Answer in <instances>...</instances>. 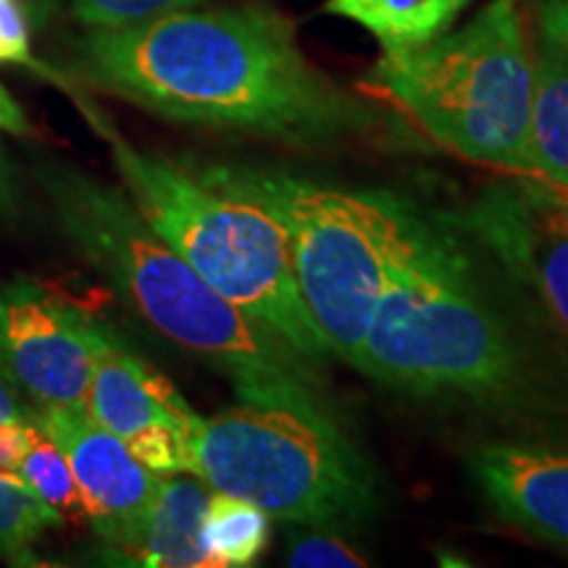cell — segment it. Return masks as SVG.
Instances as JSON below:
<instances>
[{"label": "cell", "instance_id": "24", "mask_svg": "<svg viewBox=\"0 0 568 568\" xmlns=\"http://www.w3.org/2000/svg\"><path fill=\"white\" fill-rule=\"evenodd\" d=\"M27 410L19 403L17 387H13V382L9 379V376L0 372V424L17 422V418H21Z\"/></svg>", "mask_w": 568, "mask_h": 568}, {"label": "cell", "instance_id": "7", "mask_svg": "<svg viewBox=\"0 0 568 568\" xmlns=\"http://www.w3.org/2000/svg\"><path fill=\"white\" fill-rule=\"evenodd\" d=\"M216 166L284 226L297 293L326 353L358 366L393 251L397 195L326 187L240 163Z\"/></svg>", "mask_w": 568, "mask_h": 568}, {"label": "cell", "instance_id": "2", "mask_svg": "<svg viewBox=\"0 0 568 568\" xmlns=\"http://www.w3.org/2000/svg\"><path fill=\"white\" fill-rule=\"evenodd\" d=\"M38 180L77 251L155 332L224 374L240 400L322 403L303 355L219 295L126 193L61 161H42Z\"/></svg>", "mask_w": 568, "mask_h": 568}, {"label": "cell", "instance_id": "11", "mask_svg": "<svg viewBox=\"0 0 568 568\" xmlns=\"http://www.w3.org/2000/svg\"><path fill=\"white\" fill-rule=\"evenodd\" d=\"M38 416L69 460L90 527L113 548L130 550L153 506L161 474L142 466L88 408L38 410Z\"/></svg>", "mask_w": 568, "mask_h": 568}, {"label": "cell", "instance_id": "8", "mask_svg": "<svg viewBox=\"0 0 568 568\" xmlns=\"http://www.w3.org/2000/svg\"><path fill=\"white\" fill-rule=\"evenodd\" d=\"M111 326L40 284L0 287V372L38 410L88 408L98 353Z\"/></svg>", "mask_w": 568, "mask_h": 568}, {"label": "cell", "instance_id": "1", "mask_svg": "<svg viewBox=\"0 0 568 568\" xmlns=\"http://www.w3.org/2000/svg\"><path fill=\"white\" fill-rule=\"evenodd\" d=\"M80 69L95 88L172 122L293 148L337 145L376 126L366 103L308 61L293 21L261 3L90 30Z\"/></svg>", "mask_w": 568, "mask_h": 568}, {"label": "cell", "instance_id": "6", "mask_svg": "<svg viewBox=\"0 0 568 568\" xmlns=\"http://www.w3.org/2000/svg\"><path fill=\"white\" fill-rule=\"evenodd\" d=\"M187 474L301 527H358L379 506L372 466L322 403L243 400L201 418Z\"/></svg>", "mask_w": 568, "mask_h": 568}, {"label": "cell", "instance_id": "25", "mask_svg": "<svg viewBox=\"0 0 568 568\" xmlns=\"http://www.w3.org/2000/svg\"><path fill=\"white\" fill-rule=\"evenodd\" d=\"M17 205V182H13L11 163L6 161L3 148H0V216L13 211Z\"/></svg>", "mask_w": 568, "mask_h": 568}, {"label": "cell", "instance_id": "12", "mask_svg": "<svg viewBox=\"0 0 568 568\" xmlns=\"http://www.w3.org/2000/svg\"><path fill=\"white\" fill-rule=\"evenodd\" d=\"M489 506L514 527L568 550V453L521 443H489L471 458Z\"/></svg>", "mask_w": 568, "mask_h": 568}, {"label": "cell", "instance_id": "18", "mask_svg": "<svg viewBox=\"0 0 568 568\" xmlns=\"http://www.w3.org/2000/svg\"><path fill=\"white\" fill-rule=\"evenodd\" d=\"M59 524L32 493L0 477V558H30L32 545Z\"/></svg>", "mask_w": 568, "mask_h": 568}, {"label": "cell", "instance_id": "23", "mask_svg": "<svg viewBox=\"0 0 568 568\" xmlns=\"http://www.w3.org/2000/svg\"><path fill=\"white\" fill-rule=\"evenodd\" d=\"M542 34L568 45V0H548L542 6Z\"/></svg>", "mask_w": 568, "mask_h": 568}, {"label": "cell", "instance_id": "16", "mask_svg": "<svg viewBox=\"0 0 568 568\" xmlns=\"http://www.w3.org/2000/svg\"><path fill=\"white\" fill-rule=\"evenodd\" d=\"M201 539L211 568L253 566L268 542V516L243 497L213 493L203 510Z\"/></svg>", "mask_w": 568, "mask_h": 568}, {"label": "cell", "instance_id": "19", "mask_svg": "<svg viewBox=\"0 0 568 568\" xmlns=\"http://www.w3.org/2000/svg\"><path fill=\"white\" fill-rule=\"evenodd\" d=\"M203 3L205 0H71V11L90 30H126Z\"/></svg>", "mask_w": 568, "mask_h": 568}, {"label": "cell", "instance_id": "22", "mask_svg": "<svg viewBox=\"0 0 568 568\" xmlns=\"http://www.w3.org/2000/svg\"><path fill=\"white\" fill-rule=\"evenodd\" d=\"M27 439H30V414L17 422L0 424V477L3 479L17 481V468L27 450Z\"/></svg>", "mask_w": 568, "mask_h": 568}, {"label": "cell", "instance_id": "4", "mask_svg": "<svg viewBox=\"0 0 568 568\" xmlns=\"http://www.w3.org/2000/svg\"><path fill=\"white\" fill-rule=\"evenodd\" d=\"M84 113L111 145L126 197L163 243L219 295L318 364L326 347L297 293L287 232L274 213L226 180L216 163L195 166L138 151L95 111Z\"/></svg>", "mask_w": 568, "mask_h": 568}, {"label": "cell", "instance_id": "14", "mask_svg": "<svg viewBox=\"0 0 568 568\" xmlns=\"http://www.w3.org/2000/svg\"><path fill=\"white\" fill-rule=\"evenodd\" d=\"M531 174L568 193V45L542 34L529 116Z\"/></svg>", "mask_w": 568, "mask_h": 568}, {"label": "cell", "instance_id": "9", "mask_svg": "<svg viewBox=\"0 0 568 568\" xmlns=\"http://www.w3.org/2000/svg\"><path fill=\"white\" fill-rule=\"evenodd\" d=\"M464 226L568 329V193L539 176L489 187Z\"/></svg>", "mask_w": 568, "mask_h": 568}, {"label": "cell", "instance_id": "20", "mask_svg": "<svg viewBox=\"0 0 568 568\" xmlns=\"http://www.w3.org/2000/svg\"><path fill=\"white\" fill-rule=\"evenodd\" d=\"M290 566L301 568H358L366 566L364 556H358L351 545L332 535H308L295 539L287 556Z\"/></svg>", "mask_w": 568, "mask_h": 568}, {"label": "cell", "instance_id": "13", "mask_svg": "<svg viewBox=\"0 0 568 568\" xmlns=\"http://www.w3.org/2000/svg\"><path fill=\"white\" fill-rule=\"evenodd\" d=\"M211 489L193 474H161L153 506L132 548V564L161 568H211L203 548L201 521Z\"/></svg>", "mask_w": 568, "mask_h": 568}, {"label": "cell", "instance_id": "21", "mask_svg": "<svg viewBox=\"0 0 568 568\" xmlns=\"http://www.w3.org/2000/svg\"><path fill=\"white\" fill-rule=\"evenodd\" d=\"M0 63H21L34 71H48L34 61L30 45V24L17 0H0Z\"/></svg>", "mask_w": 568, "mask_h": 568}, {"label": "cell", "instance_id": "10", "mask_svg": "<svg viewBox=\"0 0 568 568\" xmlns=\"http://www.w3.org/2000/svg\"><path fill=\"white\" fill-rule=\"evenodd\" d=\"M88 414L153 474H187L201 416L166 376L140 361L111 329L88 393Z\"/></svg>", "mask_w": 568, "mask_h": 568}, {"label": "cell", "instance_id": "5", "mask_svg": "<svg viewBox=\"0 0 568 568\" xmlns=\"http://www.w3.org/2000/svg\"><path fill=\"white\" fill-rule=\"evenodd\" d=\"M372 88L460 159L531 174L535 61L518 0H489L460 30L410 51H385Z\"/></svg>", "mask_w": 568, "mask_h": 568}, {"label": "cell", "instance_id": "15", "mask_svg": "<svg viewBox=\"0 0 568 568\" xmlns=\"http://www.w3.org/2000/svg\"><path fill=\"white\" fill-rule=\"evenodd\" d=\"M468 6L471 0H326L324 11L364 27L382 51H410L445 34Z\"/></svg>", "mask_w": 568, "mask_h": 568}, {"label": "cell", "instance_id": "3", "mask_svg": "<svg viewBox=\"0 0 568 568\" xmlns=\"http://www.w3.org/2000/svg\"><path fill=\"white\" fill-rule=\"evenodd\" d=\"M358 372L408 395L489 397L516 382L518 355L445 222L397 195L385 284Z\"/></svg>", "mask_w": 568, "mask_h": 568}, {"label": "cell", "instance_id": "17", "mask_svg": "<svg viewBox=\"0 0 568 568\" xmlns=\"http://www.w3.org/2000/svg\"><path fill=\"white\" fill-rule=\"evenodd\" d=\"M17 481L27 493H32L48 510L59 516V521H88L84 503L77 487L74 474L59 443L40 422L38 410L30 414V439L19 460Z\"/></svg>", "mask_w": 568, "mask_h": 568}]
</instances>
